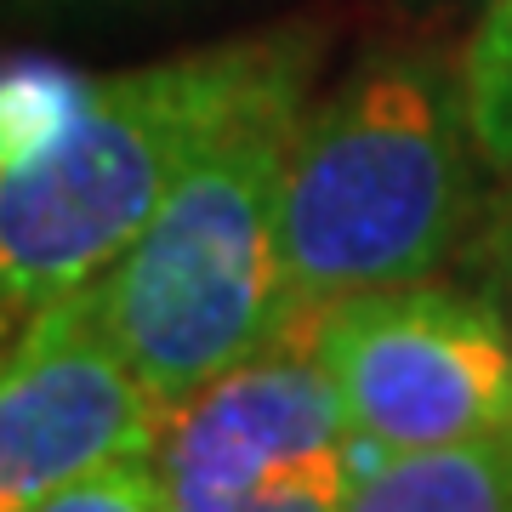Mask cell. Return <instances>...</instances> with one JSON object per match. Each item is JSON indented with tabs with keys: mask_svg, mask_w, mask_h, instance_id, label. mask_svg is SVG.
Segmentation results:
<instances>
[{
	"mask_svg": "<svg viewBox=\"0 0 512 512\" xmlns=\"http://www.w3.org/2000/svg\"><path fill=\"white\" fill-rule=\"evenodd\" d=\"M342 512H512V433L387 456Z\"/></svg>",
	"mask_w": 512,
	"mask_h": 512,
	"instance_id": "obj_6",
	"label": "cell"
},
{
	"mask_svg": "<svg viewBox=\"0 0 512 512\" xmlns=\"http://www.w3.org/2000/svg\"><path fill=\"white\" fill-rule=\"evenodd\" d=\"M29 512H177V507H171V490H165L160 450H148V456L103 461L86 478L52 490Z\"/></svg>",
	"mask_w": 512,
	"mask_h": 512,
	"instance_id": "obj_8",
	"label": "cell"
},
{
	"mask_svg": "<svg viewBox=\"0 0 512 512\" xmlns=\"http://www.w3.org/2000/svg\"><path fill=\"white\" fill-rule=\"evenodd\" d=\"M23 325H29V308H23L18 296H6V291H0V365H6V353L18 348Z\"/></svg>",
	"mask_w": 512,
	"mask_h": 512,
	"instance_id": "obj_11",
	"label": "cell"
},
{
	"mask_svg": "<svg viewBox=\"0 0 512 512\" xmlns=\"http://www.w3.org/2000/svg\"><path fill=\"white\" fill-rule=\"evenodd\" d=\"M40 18H103V12H137V6H160V0H18Z\"/></svg>",
	"mask_w": 512,
	"mask_h": 512,
	"instance_id": "obj_9",
	"label": "cell"
},
{
	"mask_svg": "<svg viewBox=\"0 0 512 512\" xmlns=\"http://www.w3.org/2000/svg\"><path fill=\"white\" fill-rule=\"evenodd\" d=\"M165 421L171 410L114 348L92 291L52 296L0 365V512H29L103 461L160 450Z\"/></svg>",
	"mask_w": 512,
	"mask_h": 512,
	"instance_id": "obj_5",
	"label": "cell"
},
{
	"mask_svg": "<svg viewBox=\"0 0 512 512\" xmlns=\"http://www.w3.org/2000/svg\"><path fill=\"white\" fill-rule=\"evenodd\" d=\"M495 308H501V319H507L512 330V205H507V222L495 228Z\"/></svg>",
	"mask_w": 512,
	"mask_h": 512,
	"instance_id": "obj_10",
	"label": "cell"
},
{
	"mask_svg": "<svg viewBox=\"0 0 512 512\" xmlns=\"http://www.w3.org/2000/svg\"><path fill=\"white\" fill-rule=\"evenodd\" d=\"M473 148L439 57H365L296 126L279 211L291 308L439 274L473 211Z\"/></svg>",
	"mask_w": 512,
	"mask_h": 512,
	"instance_id": "obj_3",
	"label": "cell"
},
{
	"mask_svg": "<svg viewBox=\"0 0 512 512\" xmlns=\"http://www.w3.org/2000/svg\"><path fill=\"white\" fill-rule=\"evenodd\" d=\"M353 433L387 456L512 433V330L490 291L382 285L291 308Z\"/></svg>",
	"mask_w": 512,
	"mask_h": 512,
	"instance_id": "obj_4",
	"label": "cell"
},
{
	"mask_svg": "<svg viewBox=\"0 0 512 512\" xmlns=\"http://www.w3.org/2000/svg\"><path fill=\"white\" fill-rule=\"evenodd\" d=\"M285 29L143 69L0 57V291L35 313L120 262Z\"/></svg>",
	"mask_w": 512,
	"mask_h": 512,
	"instance_id": "obj_1",
	"label": "cell"
},
{
	"mask_svg": "<svg viewBox=\"0 0 512 512\" xmlns=\"http://www.w3.org/2000/svg\"><path fill=\"white\" fill-rule=\"evenodd\" d=\"M461 97L478 154L512 171V0H490L461 57Z\"/></svg>",
	"mask_w": 512,
	"mask_h": 512,
	"instance_id": "obj_7",
	"label": "cell"
},
{
	"mask_svg": "<svg viewBox=\"0 0 512 512\" xmlns=\"http://www.w3.org/2000/svg\"><path fill=\"white\" fill-rule=\"evenodd\" d=\"M313 63L319 35L285 29L274 63L188 154L148 228L86 285L114 348L165 410L268 348L291 313L279 211Z\"/></svg>",
	"mask_w": 512,
	"mask_h": 512,
	"instance_id": "obj_2",
	"label": "cell"
}]
</instances>
